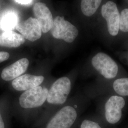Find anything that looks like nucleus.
<instances>
[{
	"mask_svg": "<svg viewBox=\"0 0 128 128\" xmlns=\"http://www.w3.org/2000/svg\"><path fill=\"white\" fill-rule=\"evenodd\" d=\"M101 14L107 23L108 32L110 35H117L119 31L120 14L116 4L108 1L102 7Z\"/></svg>",
	"mask_w": 128,
	"mask_h": 128,
	"instance_id": "39448f33",
	"label": "nucleus"
},
{
	"mask_svg": "<svg viewBox=\"0 0 128 128\" xmlns=\"http://www.w3.org/2000/svg\"><path fill=\"white\" fill-rule=\"evenodd\" d=\"M102 0H81V8L82 14L90 17L96 12L101 4Z\"/></svg>",
	"mask_w": 128,
	"mask_h": 128,
	"instance_id": "4468645a",
	"label": "nucleus"
},
{
	"mask_svg": "<svg viewBox=\"0 0 128 128\" xmlns=\"http://www.w3.org/2000/svg\"><path fill=\"white\" fill-rule=\"evenodd\" d=\"M50 31L55 38L63 40L68 43L73 42L78 35V30L76 27L60 16H57L54 19Z\"/></svg>",
	"mask_w": 128,
	"mask_h": 128,
	"instance_id": "f257e3e1",
	"label": "nucleus"
},
{
	"mask_svg": "<svg viewBox=\"0 0 128 128\" xmlns=\"http://www.w3.org/2000/svg\"><path fill=\"white\" fill-rule=\"evenodd\" d=\"M18 16L16 14L10 12L3 16L0 22V28L4 32L12 30L18 24Z\"/></svg>",
	"mask_w": 128,
	"mask_h": 128,
	"instance_id": "ddd939ff",
	"label": "nucleus"
},
{
	"mask_svg": "<svg viewBox=\"0 0 128 128\" xmlns=\"http://www.w3.org/2000/svg\"><path fill=\"white\" fill-rule=\"evenodd\" d=\"M92 64L96 70L106 79H113L118 74V64L104 53L99 52L95 55L92 60Z\"/></svg>",
	"mask_w": 128,
	"mask_h": 128,
	"instance_id": "f03ea898",
	"label": "nucleus"
},
{
	"mask_svg": "<svg viewBox=\"0 0 128 128\" xmlns=\"http://www.w3.org/2000/svg\"><path fill=\"white\" fill-rule=\"evenodd\" d=\"M119 30L128 32V9L123 10L120 14Z\"/></svg>",
	"mask_w": 128,
	"mask_h": 128,
	"instance_id": "dca6fc26",
	"label": "nucleus"
},
{
	"mask_svg": "<svg viewBox=\"0 0 128 128\" xmlns=\"http://www.w3.org/2000/svg\"><path fill=\"white\" fill-rule=\"evenodd\" d=\"M33 11L38 20L43 33L50 31L52 27L54 19L49 8L45 4L37 2L34 5Z\"/></svg>",
	"mask_w": 128,
	"mask_h": 128,
	"instance_id": "1a4fd4ad",
	"label": "nucleus"
},
{
	"mask_svg": "<svg viewBox=\"0 0 128 128\" xmlns=\"http://www.w3.org/2000/svg\"><path fill=\"white\" fill-rule=\"evenodd\" d=\"M25 42V38L12 30L5 31L0 35V46L7 48H18Z\"/></svg>",
	"mask_w": 128,
	"mask_h": 128,
	"instance_id": "f8f14e48",
	"label": "nucleus"
},
{
	"mask_svg": "<svg viewBox=\"0 0 128 128\" xmlns=\"http://www.w3.org/2000/svg\"><path fill=\"white\" fill-rule=\"evenodd\" d=\"M44 80V78L41 76L25 74L14 79L12 82V86L17 91H27L40 86Z\"/></svg>",
	"mask_w": 128,
	"mask_h": 128,
	"instance_id": "9d476101",
	"label": "nucleus"
},
{
	"mask_svg": "<svg viewBox=\"0 0 128 128\" xmlns=\"http://www.w3.org/2000/svg\"><path fill=\"white\" fill-rule=\"evenodd\" d=\"M76 117L77 112L74 108L65 106L56 114L46 128H70Z\"/></svg>",
	"mask_w": 128,
	"mask_h": 128,
	"instance_id": "423d86ee",
	"label": "nucleus"
},
{
	"mask_svg": "<svg viewBox=\"0 0 128 128\" xmlns=\"http://www.w3.org/2000/svg\"><path fill=\"white\" fill-rule=\"evenodd\" d=\"M10 57V54L6 52H0V63L8 60Z\"/></svg>",
	"mask_w": 128,
	"mask_h": 128,
	"instance_id": "a211bd4d",
	"label": "nucleus"
},
{
	"mask_svg": "<svg viewBox=\"0 0 128 128\" xmlns=\"http://www.w3.org/2000/svg\"><path fill=\"white\" fill-rule=\"evenodd\" d=\"M17 3L22 5L29 4L32 3V0H15Z\"/></svg>",
	"mask_w": 128,
	"mask_h": 128,
	"instance_id": "6ab92c4d",
	"label": "nucleus"
},
{
	"mask_svg": "<svg viewBox=\"0 0 128 128\" xmlns=\"http://www.w3.org/2000/svg\"><path fill=\"white\" fill-rule=\"evenodd\" d=\"M0 128H5L4 122L2 119V117L1 116L0 114Z\"/></svg>",
	"mask_w": 128,
	"mask_h": 128,
	"instance_id": "aec40b11",
	"label": "nucleus"
},
{
	"mask_svg": "<svg viewBox=\"0 0 128 128\" xmlns=\"http://www.w3.org/2000/svg\"><path fill=\"white\" fill-rule=\"evenodd\" d=\"M71 88V82L68 78H60L53 83L48 92L46 100L53 104H64L68 98Z\"/></svg>",
	"mask_w": 128,
	"mask_h": 128,
	"instance_id": "7ed1b4c3",
	"label": "nucleus"
},
{
	"mask_svg": "<svg viewBox=\"0 0 128 128\" xmlns=\"http://www.w3.org/2000/svg\"><path fill=\"white\" fill-rule=\"evenodd\" d=\"M114 91L120 96H128V78H120L113 83Z\"/></svg>",
	"mask_w": 128,
	"mask_h": 128,
	"instance_id": "2eb2a0df",
	"label": "nucleus"
},
{
	"mask_svg": "<svg viewBox=\"0 0 128 128\" xmlns=\"http://www.w3.org/2000/svg\"><path fill=\"white\" fill-rule=\"evenodd\" d=\"M29 65L27 58H23L5 68L1 74L2 78L5 81H10L18 78L26 72Z\"/></svg>",
	"mask_w": 128,
	"mask_h": 128,
	"instance_id": "9b49d317",
	"label": "nucleus"
},
{
	"mask_svg": "<svg viewBox=\"0 0 128 128\" xmlns=\"http://www.w3.org/2000/svg\"><path fill=\"white\" fill-rule=\"evenodd\" d=\"M16 28L25 38L30 41H36L42 35L40 23L36 18L32 17L18 23Z\"/></svg>",
	"mask_w": 128,
	"mask_h": 128,
	"instance_id": "6e6552de",
	"label": "nucleus"
},
{
	"mask_svg": "<svg viewBox=\"0 0 128 128\" xmlns=\"http://www.w3.org/2000/svg\"><path fill=\"white\" fill-rule=\"evenodd\" d=\"M48 92L46 87L40 86L28 90L20 97V104L26 109L40 107L46 100Z\"/></svg>",
	"mask_w": 128,
	"mask_h": 128,
	"instance_id": "20e7f679",
	"label": "nucleus"
},
{
	"mask_svg": "<svg viewBox=\"0 0 128 128\" xmlns=\"http://www.w3.org/2000/svg\"><path fill=\"white\" fill-rule=\"evenodd\" d=\"M125 105V101L121 96L110 97L105 103V116L107 121L110 124L118 122L122 118V109Z\"/></svg>",
	"mask_w": 128,
	"mask_h": 128,
	"instance_id": "0eeeda50",
	"label": "nucleus"
},
{
	"mask_svg": "<svg viewBox=\"0 0 128 128\" xmlns=\"http://www.w3.org/2000/svg\"><path fill=\"white\" fill-rule=\"evenodd\" d=\"M81 128H101L100 125L95 122L86 120L82 122Z\"/></svg>",
	"mask_w": 128,
	"mask_h": 128,
	"instance_id": "f3484780",
	"label": "nucleus"
}]
</instances>
